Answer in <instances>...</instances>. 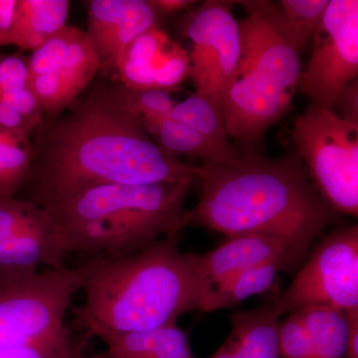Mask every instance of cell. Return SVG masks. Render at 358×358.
Returning <instances> with one entry per match:
<instances>
[{
    "instance_id": "cell-11",
    "label": "cell",
    "mask_w": 358,
    "mask_h": 358,
    "mask_svg": "<svg viewBox=\"0 0 358 358\" xmlns=\"http://www.w3.org/2000/svg\"><path fill=\"white\" fill-rule=\"evenodd\" d=\"M88 35L100 70L117 71L124 51L136 37L157 27V13L145 0L88 1Z\"/></svg>"
},
{
    "instance_id": "cell-33",
    "label": "cell",
    "mask_w": 358,
    "mask_h": 358,
    "mask_svg": "<svg viewBox=\"0 0 358 358\" xmlns=\"http://www.w3.org/2000/svg\"><path fill=\"white\" fill-rule=\"evenodd\" d=\"M72 341L60 345L31 346L21 350L0 352V358H61L72 345Z\"/></svg>"
},
{
    "instance_id": "cell-18",
    "label": "cell",
    "mask_w": 358,
    "mask_h": 358,
    "mask_svg": "<svg viewBox=\"0 0 358 358\" xmlns=\"http://www.w3.org/2000/svg\"><path fill=\"white\" fill-rule=\"evenodd\" d=\"M288 268L287 264L271 262L238 273L212 287L199 310L210 313L234 308L251 296L267 293L274 287L279 273Z\"/></svg>"
},
{
    "instance_id": "cell-1",
    "label": "cell",
    "mask_w": 358,
    "mask_h": 358,
    "mask_svg": "<svg viewBox=\"0 0 358 358\" xmlns=\"http://www.w3.org/2000/svg\"><path fill=\"white\" fill-rule=\"evenodd\" d=\"M196 171V166L167 154L150 138L131 105L129 89L99 84L40 136L26 199L46 209L108 183H197Z\"/></svg>"
},
{
    "instance_id": "cell-31",
    "label": "cell",
    "mask_w": 358,
    "mask_h": 358,
    "mask_svg": "<svg viewBox=\"0 0 358 358\" xmlns=\"http://www.w3.org/2000/svg\"><path fill=\"white\" fill-rule=\"evenodd\" d=\"M155 68L152 64L122 60L117 66V72L122 85L131 91L155 88Z\"/></svg>"
},
{
    "instance_id": "cell-13",
    "label": "cell",
    "mask_w": 358,
    "mask_h": 358,
    "mask_svg": "<svg viewBox=\"0 0 358 358\" xmlns=\"http://www.w3.org/2000/svg\"><path fill=\"white\" fill-rule=\"evenodd\" d=\"M67 256L60 232L50 214L43 211L0 240V279H17L38 273L41 266L65 267Z\"/></svg>"
},
{
    "instance_id": "cell-19",
    "label": "cell",
    "mask_w": 358,
    "mask_h": 358,
    "mask_svg": "<svg viewBox=\"0 0 358 358\" xmlns=\"http://www.w3.org/2000/svg\"><path fill=\"white\" fill-rule=\"evenodd\" d=\"M169 117L185 124L218 148L230 164L236 162L241 154L231 143L224 124L222 109L210 99L194 93L182 102L176 103Z\"/></svg>"
},
{
    "instance_id": "cell-17",
    "label": "cell",
    "mask_w": 358,
    "mask_h": 358,
    "mask_svg": "<svg viewBox=\"0 0 358 358\" xmlns=\"http://www.w3.org/2000/svg\"><path fill=\"white\" fill-rule=\"evenodd\" d=\"M69 10L68 0H18L13 45L34 50L67 25Z\"/></svg>"
},
{
    "instance_id": "cell-9",
    "label": "cell",
    "mask_w": 358,
    "mask_h": 358,
    "mask_svg": "<svg viewBox=\"0 0 358 358\" xmlns=\"http://www.w3.org/2000/svg\"><path fill=\"white\" fill-rule=\"evenodd\" d=\"M313 37L312 56L298 90L313 105L334 110L338 96L357 79V0H331Z\"/></svg>"
},
{
    "instance_id": "cell-36",
    "label": "cell",
    "mask_w": 358,
    "mask_h": 358,
    "mask_svg": "<svg viewBox=\"0 0 358 358\" xmlns=\"http://www.w3.org/2000/svg\"><path fill=\"white\" fill-rule=\"evenodd\" d=\"M345 313L348 327L345 358H358V308Z\"/></svg>"
},
{
    "instance_id": "cell-10",
    "label": "cell",
    "mask_w": 358,
    "mask_h": 358,
    "mask_svg": "<svg viewBox=\"0 0 358 358\" xmlns=\"http://www.w3.org/2000/svg\"><path fill=\"white\" fill-rule=\"evenodd\" d=\"M185 33L192 42L188 77L195 93L207 96L222 109L224 93L234 77L241 54L239 22L229 4L211 0L192 14Z\"/></svg>"
},
{
    "instance_id": "cell-5",
    "label": "cell",
    "mask_w": 358,
    "mask_h": 358,
    "mask_svg": "<svg viewBox=\"0 0 358 358\" xmlns=\"http://www.w3.org/2000/svg\"><path fill=\"white\" fill-rule=\"evenodd\" d=\"M248 16L240 21L241 54L222 99L229 138L263 141L266 131L291 110L301 78L300 49L279 2L244 1Z\"/></svg>"
},
{
    "instance_id": "cell-25",
    "label": "cell",
    "mask_w": 358,
    "mask_h": 358,
    "mask_svg": "<svg viewBox=\"0 0 358 358\" xmlns=\"http://www.w3.org/2000/svg\"><path fill=\"white\" fill-rule=\"evenodd\" d=\"M129 94L131 105L136 114L143 120L148 134L154 133L159 122L169 117L176 106L169 92L164 90H129Z\"/></svg>"
},
{
    "instance_id": "cell-26",
    "label": "cell",
    "mask_w": 358,
    "mask_h": 358,
    "mask_svg": "<svg viewBox=\"0 0 358 358\" xmlns=\"http://www.w3.org/2000/svg\"><path fill=\"white\" fill-rule=\"evenodd\" d=\"M189 54L180 44L174 43L167 49L155 69V89H176L189 76Z\"/></svg>"
},
{
    "instance_id": "cell-20",
    "label": "cell",
    "mask_w": 358,
    "mask_h": 358,
    "mask_svg": "<svg viewBox=\"0 0 358 358\" xmlns=\"http://www.w3.org/2000/svg\"><path fill=\"white\" fill-rule=\"evenodd\" d=\"M296 313L307 331L315 358H345L348 329L345 312L312 307Z\"/></svg>"
},
{
    "instance_id": "cell-7",
    "label": "cell",
    "mask_w": 358,
    "mask_h": 358,
    "mask_svg": "<svg viewBox=\"0 0 358 358\" xmlns=\"http://www.w3.org/2000/svg\"><path fill=\"white\" fill-rule=\"evenodd\" d=\"M291 138L315 189L336 213L358 215V122L310 106Z\"/></svg>"
},
{
    "instance_id": "cell-28",
    "label": "cell",
    "mask_w": 358,
    "mask_h": 358,
    "mask_svg": "<svg viewBox=\"0 0 358 358\" xmlns=\"http://www.w3.org/2000/svg\"><path fill=\"white\" fill-rule=\"evenodd\" d=\"M279 352L281 358H315L310 338L296 313L279 324Z\"/></svg>"
},
{
    "instance_id": "cell-14",
    "label": "cell",
    "mask_w": 358,
    "mask_h": 358,
    "mask_svg": "<svg viewBox=\"0 0 358 358\" xmlns=\"http://www.w3.org/2000/svg\"><path fill=\"white\" fill-rule=\"evenodd\" d=\"M100 71V61L87 33L82 30L63 60L51 72L29 80L45 115L57 117L76 100Z\"/></svg>"
},
{
    "instance_id": "cell-23",
    "label": "cell",
    "mask_w": 358,
    "mask_h": 358,
    "mask_svg": "<svg viewBox=\"0 0 358 358\" xmlns=\"http://www.w3.org/2000/svg\"><path fill=\"white\" fill-rule=\"evenodd\" d=\"M280 7L298 48L319 29L329 0H282Z\"/></svg>"
},
{
    "instance_id": "cell-37",
    "label": "cell",
    "mask_w": 358,
    "mask_h": 358,
    "mask_svg": "<svg viewBox=\"0 0 358 358\" xmlns=\"http://www.w3.org/2000/svg\"><path fill=\"white\" fill-rule=\"evenodd\" d=\"M150 3L157 13H174L187 8L195 2L190 0H154V1H150Z\"/></svg>"
},
{
    "instance_id": "cell-34",
    "label": "cell",
    "mask_w": 358,
    "mask_h": 358,
    "mask_svg": "<svg viewBox=\"0 0 358 358\" xmlns=\"http://www.w3.org/2000/svg\"><path fill=\"white\" fill-rule=\"evenodd\" d=\"M17 4L18 0H0V48L13 45Z\"/></svg>"
},
{
    "instance_id": "cell-8",
    "label": "cell",
    "mask_w": 358,
    "mask_h": 358,
    "mask_svg": "<svg viewBox=\"0 0 358 358\" xmlns=\"http://www.w3.org/2000/svg\"><path fill=\"white\" fill-rule=\"evenodd\" d=\"M275 299L284 315L312 307L341 312L357 308V225L327 237Z\"/></svg>"
},
{
    "instance_id": "cell-3",
    "label": "cell",
    "mask_w": 358,
    "mask_h": 358,
    "mask_svg": "<svg viewBox=\"0 0 358 358\" xmlns=\"http://www.w3.org/2000/svg\"><path fill=\"white\" fill-rule=\"evenodd\" d=\"M79 268L85 301L71 308L83 329L127 334L178 324L199 310L208 292L179 248V234L131 255L90 259Z\"/></svg>"
},
{
    "instance_id": "cell-29",
    "label": "cell",
    "mask_w": 358,
    "mask_h": 358,
    "mask_svg": "<svg viewBox=\"0 0 358 358\" xmlns=\"http://www.w3.org/2000/svg\"><path fill=\"white\" fill-rule=\"evenodd\" d=\"M43 208L28 199H0V240L36 218Z\"/></svg>"
},
{
    "instance_id": "cell-15",
    "label": "cell",
    "mask_w": 358,
    "mask_h": 358,
    "mask_svg": "<svg viewBox=\"0 0 358 358\" xmlns=\"http://www.w3.org/2000/svg\"><path fill=\"white\" fill-rule=\"evenodd\" d=\"M282 315L275 296L260 307L233 313L229 336L210 358H280Z\"/></svg>"
},
{
    "instance_id": "cell-35",
    "label": "cell",
    "mask_w": 358,
    "mask_h": 358,
    "mask_svg": "<svg viewBox=\"0 0 358 358\" xmlns=\"http://www.w3.org/2000/svg\"><path fill=\"white\" fill-rule=\"evenodd\" d=\"M339 108L341 115L345 119L352 120V121L358 122V85L357 79L352 82L345 91L341 93L336 101L334 107Z\"/></svg>"
},
{
    "instance_id": "cell-24",
    "label": "cell",
    "mask_w": 358,
    "mask_h": 358,
    "mask_svg": "<svg viewBox=\"0 0 358 358\" xmlns=\"http://www.w3.org/2000/svg\"><path fill=\"white\" fill-rule=\"evenodd\" d=\"M81 31V29L74 26L66 25L60 31L34 49L31 55L27 57L29 80L55 69Z\"/></svg>"
},
{
    "instance_id": "cell-2",
    "label": "cell",
    "mask_w": 358,
    "mask_h": 358,
    "mask_svg": "<svg viewBox=\"0 0 358 358\" xmlns=\"http://www.w3.org/2000/svg\"><path fill=\"white\" fill-rule=\"evenodd\" d=\"M196 167L199 200L185 211L181 230L205 228L227 237L272 235L303 258L336 217L296 152L271 159L250 150L232 164L202 160Z\"/></svg>"
},
{
    "instance_id": "cell-4",
    "label": "cell",
    "mask_w": 358,
    "mask_h": 358,
    "mask_svg": "<svg viewBox=\"0 0 358 358\" xmlns=\"http://www.w3.org/2000/svg\"><path fill=\"white\" fill-rule=\"evenodd\" d=\"M195 181L150 185L93 186L45 209L60 232L66 254L128 256L178 235Z\"/></svg>"
},
{
    "instance_id": "cell-32",
    "label": "cell",
    "mask_w": 358,
    "mask_h": 358,
    "mask_svg": "<svg viewBox=\"0 0 358 358\" xmlns=\"http://www.w3.org/2000/svg\"><path fill=\"white\" fill-rule=\"evenodd\" d=\"M40 124L6 102H0V131L29 140V136Z\"/></svg>"
},
{
    "instance_id": "cell-27",
    "label": "cell",
    "mask_w": 358,
    "mask_h": 358,
    "mask_svg": "<svg viewBox=\"0 0 358 358\" xmlns=\"http://www.w3.org/2000/svg\"><path fill=\"white\" fill-rule=\"evenodd\" d=\"M171 45L169 36L157 26L136 37L129 45L120 61L152 64L157 68Z\"/></svg>"
},
{
    "instance_id": "cell-22",
    "label": "cell",
    "mask_w": 358,
    "mask_h": 358,
    "mask_svg": "<svg viewBox=\"0 0 358 358\" xmlns=\"http://www.w3.org/2000/svg\"><path fill=\"white\" fill-rule=\"evenodd\" d=\"M157 145L167 154L192 155L208 162H226L229 160L218 150L185 124L167 117L159 122L154 133Z\"/></svg>"
},
{
    "instance_id": "cell-21",
    "label": "cell",
    "mask_w": 358,
    "mask_h": 358,
    "mask_svg": "<svg viewBox=\"0 0 358 358\" xmlns=\"http://www.w3.org/2000/svg\"><path fill=\"white\" fill-rule=\"evenodd\" d=\"M33 148L29 140L0 131V199L15 197L31 171Z\"/></svg>"
},
{
    "instance_id": "cell-6",
    "label": "cell",
    "mask_w": 358,
    "mask_h": 358,
    "mask_svg": "<svg viewBox=\"0 0 358 358\" xmlns=\"http://www.w3.org/2000/svg\"><path fill=\"white\" fill-rule=\"evenodd\" d=\"M81 285L78 267L0 279V352L70 341L66 313Z\"/></svg>"
},
{
    "instance_id": "cell-12",
    "label": "cell",
    "mask_w": 358,
    "mask_h": 358,
    "mask_svg": "<svg viewBox=\"0 0 358 358\" xmlns=\"http://www.w3.org/2000/svg\"><path fill=\"white\" fill-rule=\"evenodd\" d=\"M186 256L208 291L248 268L271 262L285 263L292 268L303 259L286 240L260 233L228 237L207 253H186Z\"/></svg>"
},
{
    "instance_id": "cell-30",
    "label": "cell",
    "mask_w": 358,
    "mask_h": 358,
    "mask_svg": "<svg viewBox=\"0 0 358 358\" xmlns=\"http://www.w3.org/2000/svg\"><path fill=\"white\" fill-rule=\"evenodd\" d=\"M27 57L0 53V101L6 94L29 86Z\"/></svg>"
},
{
    "instance_id": "cell-38",
    "label": "cell",
    "mask_w": 358,
    "mask_h": 358,
    "mask_svg": "<svg viewBox=\"0 0 358 358\" xmlns=\"http://www.w3.org/2000/svg\"><path fill=\"white\" fill-rule=\"evenodd\" d=\"M61 358H103L102 357H88V355H85L83 352H82V348L80 346L74 345V343H72V345L70 346L69 350L65 352V355H63Z\"/></svg>"
},
{
    "instance_id": "cell-16",
    "label": "cell",
    "mask_w": 358,
    "mask_h": 358,
    "mask_svg": "<svg viewBox=\"0 0 358 358\" xmlns=\"http://www.w3.org/2000/svg\"><path fill=\"white\" fill-rule=\"evenodd\" d=\"M84 331L103 341L107 348L103 358H195L187 336L178 324L138 333H114L98 327Z\"/></svg>"
}]
</instances>
